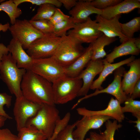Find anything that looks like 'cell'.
Returning a JSON list of instances; mask_svg holds the SVG:
<instances>
[{
  "mask_svg": "<svg viewBox=\"0 0 140 140\" xmlns=\"http://www.w3.org/2000/svg\"><path fill=\"white\" fill-rule=\"evenodd\" d=\"M21 88L23 95L32 102L41 104H55L52 83L30 70H26Z\"/></svg>",
  "mask_w": 140,
  "mask_h": 140,
  "instance_id": "1",
  "label": "cell"
},
{
  "mask_svg": "<svg viewBox=\"0 0 140 140\" xmlns=\"http://www.w3.org/2000/svg\"><path fill=\"white\" fill-rule=\"evenodd\" d=\"M26 71V69L17 67L9 53L4 55L0 62V79L16 98L23 96L21 84Z\"/></svg>",
  "mask_w": 140,
  "mask_h": 140,
  "instance_id": "2",
  "label": "cell"
},
{
  "mask_svg": "<svg viewBox=\"0 0 140 140\" xmlns=\"http://www.w3.org/2000/svg\"><path fill=\"white\" fill-rule=\"evenodd\" d=\"M82 43L72 36L67 34L61 37L60 43L51 56L64 68L69 66L85 52L86 48Z\"/></svg>",
  "mask_w": 140,
  "mask_h": 140,
  "instance_id": "3",
  "label": "cell"
},
{
  "mask_svg": "<svg viewBox=\"0 0 140 140\" xmlns=\"http://www.w3.org/2000/svg\"><path fill=\"white\" fill-rule=\"evenodd\" d=\"M60 119L59 111L55 104H42L36 115L28 121L26 126L35 127L43 133L48 139L52 136Z\"/></svg>",
  "mask_w": 140,
  "mask_h": 140,
  "instance_id": "4",
  "label": "cell"
},
{
  "mask_svg": "<svg viewBox=\"0 0 140 140\" xmlns=\"http://www.w3.org/2000/svg\"><path fill=\"white\" fill-rule=\"evenodd\" d=\"M52 84L55 104H63L78 96L83 82L78 77L71 78L65 76Z\"/></svg>",
  "mask_w": 140,
  "mask_h": 140,
  "instance_id": "5",
  "label": "cell"
},
{
  "mask_svg": "<svg viewBox=\"0 0 140 140\" xmlns=\"http://www.w3.org/2000/svg\"><path fill=\"white\" fill-rule=\"evenodd\" d=\"M61 38L53 33L44 34L32 44L26 52L33 59L51 57L57 49Z\"/></svg>",
  "mask_w": 140,
  "mask_h": 140,
  "instance_id": "6",
  "label": "cell"
},
{
  "mask_svg": "<svg viewBox=\"0 0 140 140\" xmlns=\"http://www.w3.org/2000/svg\"><path fill=\"white\" fill-rule=\"evenodd\" d=\"M9 30L13 38L20 42L24 49L27 50L34 41L44 35L26 19H17Z\"/></svg>",
  "mask_w": 140,
  "mask_h": 140,
  "instance_id": "7",
  "label": "cell"
},
{
  "mask_svg": "<svg viewBox=\"0 0 140 140\" xmlns=\"http://www.w3.org/2000/svg\"><path fill=\"white\" fill-rule=\"evenodd\" d=\"M52 83L65 76L64 68L52 58L34 59L30 69Z\"/></svg>",
  "mask_w": 140,
  "mask_h": 140,
  "instance_id": "8",
  "label": "cell"
},
{
  "mask_svg": "<svg viewBox=\"0 0 140 140\" xmlns=\"http://www.w3.org/2000/svg\"><path fill=\"white\" fill-rule=\"evenodd\" d=\"M41 105L32 102L23 95L16 98L13 110L18 131L25 127L28 121L36 115Z\"/></svg>",
  "mask_w": 140,
  "mask_h": 140,
  "instance_id": "9",
  "label": "cell"
},
{
  "mask_svg": "<svg viewBox=\"0 0 140 140\" xmlns=\"http://www.w3.org/2000/svg\"><path fill=\"white\" fill-rule=\"evenodd\" d=\"M103 33L98 29V24L96 20L89 17L83 22L75 24L68 34L77 39L81 43H92Z\"/></svg>",
  "mask_w": 140,
  "mask_h": 140,
  "instance_id": "10",
  "label": "cell"
},
{
  "mask_svg": "<svg viewBox=\"0 0 140 140\" xmlns=\"http://www.w3.org/2000/svg\"><path fill=\"white\" fill-rule=\"evenodd\" d=\"M125 68L122 66L116 69L114 72V79L113 82L106 88L101 90H96L93 93L87 95L80 99L75 104L77 106L83 100L102 93L110 94L114 96L120 102L124 103L127 100L128 96L122 89V78L125 72Z\"/></svg>",
  "mask_w": 140,
  "mask_h": 140,
  "instance_id": "11",
  "label": "cell"
},
{
  "mask_svg": "<svg viewBox=\"0 0 140 140\" xmlns=\"http://www.w3.org/2000/svg\"><path fill=\"white\" fill-rule=\"evenodd\" d=\"M113 119L108 116L100 115L85 116L77 123L73 133L74 138L78 140H84L87 132L92 129H98L106 121Z\"/></svg>",
  "mask_w": 140,
  "mask_h": 140,
  "instance_id": "12",
  "label": "cell"
},
{
  "mask_svg": "<svg viewBox=\"0 0 140 140\" xmlns=\"http://www.w3.org/2000/svg\"><path fill=\"white\" fill-rule=\"evenodd\" d=\"M121 104L116 99L112 97L105 109L99 110H88L85 107L77 109L78 114L82 116L93 115H100L108 116L116 120L119 123L122 122L125 118L122 110Z\"/></svg>",
  "mask_w": 140,
  "mask_h": 140,
  "instance_id": "13",
  "label": "cell"
},
{
  "mask_svg": "<svg viewBox=\"0 0 140 140\" xmlns=\"http://www.w3.org/2000/svg\"><path fill=\"white\" fill-rule=\"evenodd\" d=\"M103 59L91 60L88 62L86 68L81 73L78 77L83 82L82 87L78 96H86L90 88L95 77L100 73L103 67Z\"/></svg>",
  "mask_w": 140,
  "mask_h": 140,
  "instance_id": "14",
  "label": "cell"
},
{
  "mask_svg": "<svg viewBox=\"0 0 140 140\" xmlns=\"http://www.w3.org/2000/svg\"><path fill=\"white\" fill-rule=\"evenodd\" d=\"M121 15L107 19L100 15H97L96 20L98 24V29L103 34L110 38L118 37L122 43L128 39L122 32L119 19Z\"/></svg>",
  "mask_w": 140,
  "mask_h": 140,
  "instance_id": "15",
  "label": "cell"
},
{
  "mask_svg": "<svg viewBox=\"0 0 140 140\" xmlns=\"http://www.w3.org/2000/svg\"><path fill=\"white\" fill-rule=\"evenodd\" d=\"M92 0L78 1L69 13L75 24L86 21L92 14L101 15L102 10L96 8L91 4Z\"/></svg>",
  "mask_w": 140,
  "mask_h": 140,
  "instance_id": "16",
  "label": "cell"
},
{
  "mask_svg": "<svg viewBox=\"0 0 140 140\" xmlns=\"http://www.w3.org/2000/svg\"><path fill=\"white\" fill-rule=\"evenodd\" d=\"M7 47L18 68L26 70L30 69L34 59L25 51L20 42L12 38Z\"/></svg>",
  "mask_w": 140,
  "mask_h": 140,
  "instance_id": "17",
  "label": "cell"
},
{
  "mask_svg": "<svg viewBox=\"0 0 140 140\" xmlns=\"http://www.w3.org/2000/svg\"><path fill=\"white\" fill-rule=\"evenodd\" d=\"M129 70L124 73L121 81L123 90L129 96L131 94L135 84L140 79V59H135L127 64Z\"/></svg>",
  "mask_w": 140,
  "mask_h": 140,
  "instance_id": "18",
  "label": "cell"
},
{
  "mask_svg": "<svg viewBox=\"0 0 140 140\" xmlns=\"http://www.w3.org/2000/svg\"><path fill=\"white\" fill-rule=\"evenodd\" d=\"M140 8L138 0H125L117 4L102 10L100 15L103 18L110 19L122 14L129 13L134 10Z\"/></svg>",
  "mask_w": 140,
  "mask_h": 140,
  "instance_id": "19",
  "label": "cell"
},
{
  "mask_svg": "<svg viewBox=\"0 0 140 140\" xmlns=\"http://www.w3.org/2000/svg\"><path fill=\"white\" fill-rule=\"evenodd\" d=\"M92 54V45L90 44L81 56L69 66L64 68L65 76L71 78L78 77L91 60Z\"/></svg>",
  "mask_w": 140,
  "mask_h": 140,
  "instance_id": "20",
  "label": "cell"
},
{
  "mask_svg": "<svg viewBox=\"0 0 140 140\" xmlns=\"http://www.w3.org/2000/svg\"><path fill=\"white\" fill-rule=\"evenodd\" d=\"M135 59L134 56L114 64L108 62L104 59H103L104 64L103 68L98 78L93 81L90 87L92 90H101L103 89L101 85L107 77L112 73L116 69L123 65L127 64Z\"/></svg>",
  "mask_w": 140,
  "mask_h": 140,
  "instance_id": "21",
  "label": "cell"
},
{
  "mask_svg": "<svg viewBox=\"0 0 140 140\" xmlns=\"http://www.w3.org/2000/svg\"><path fill=\"white\" fill-rule=\"evenodd\" d=\"M134 38L128 39L114 48L110 53L107 54L104 59L108 62L112 63L116 58L125 55H138L140 52L134 43Z\"/></svg>",
  "mask_w": 140,
  "mask_h": 140,
  "instance_id": "22",
  "label": "cell"
},
{
  "mask_svg": "<svg viewBox=\"0 0 140 140\" xmlns=\"http://www.w3.org/2000/svg\"><path fill=\"white\" fill-rule=\"evenodd\" d=\"M116 40V38L109 37L103 34L95 41L91 43L93 52L91 60L102 59L106 57L107 54L104 50L105 47Z\"/></svg>",
  "mask_w": 140,
  "mask_h": 140,
  "instance_id": "23",
  "label": "cell"
},
{
  "mask_svg": "<svg viewBox=\"0 0 140 140\" xmlns=\"http://www.w3.org/2000/svg\"><path fill=\"white\" fill-rule=\"evenodd\" d=\"M18 131L19 140H46V136L35 127L26 126Z\"/></svg>",
  "mask_w": 140,
  "mask_h": 140,
  "instance_id": "24",
  "label": "cell"
},
{
  "mask_svg": "<svg viewBox=\"0 0 140 140\" xmlns=\"http://www.w3.org/2000/svg\"><path fill=\"white\" fill-rule=\"evenodd\" d=\"M5 12L9 17L12 25L15 22L16 19L22 14L21 10L18 7L13 1L9 0L3 2L0 4V11Z\"/></svg>",
  "mask_w": 140,
  "mask_h": 140,
  "instance_id": "25",
  "label": "cell"
},
{
  "mask_svg": "<svg viewBox=\"0 0 140 140\" xmlns=\"http://www.w3.org/2000/svg\"><path fill=\"white\" fill-rule=\"evenodd\" d=\"M123 34L128 39L133 38L134 33L140 30V17L134 18L129 22L120 24Z\"/></svg>",
  "mask_w": 140,
  "mask_h": 140,
  "instance_id": "26",
  "label": "cell"
},
{
  "mask_svg": "<svg viewBox=\"0 0 140 140\" xmlns=\"http://www.w3.org/2000/svg\"><path fill=\"white\" fill-rule=\"evenodd\" d=\"M56 8L53 5L49 4L41 5L39 6L37 13L32 18L31 20H49L54 13Z\"/></svg>",
  "mask_w": 140,
  "mask_h": 140,
  "instance_id": "27",
  "label": "cell"
},
{
  "mask_svg": "<svg viewBox=\"0 0 140 140\" xmlns=\"http://www.w3.org/2000/svg\"><path fill=\"white\" fill-rule=\"evenodd\" d=\"M75 24L72 18L53 25V33L55 36L61 37L67 35V32L74 27Z\"/></svg>",
  "mask_w": 140,
  "mask_h": 140,
  "instance_id": "28",
  "label": "cell"
},
{
  "mask_svg": "<svg viewBox=\"0 0 140 140\" xmlns=\"http://www.w3.org/2000/svg\"><path fill=\"white\" fill-rule=\"evenodd\" d=\"M124 106L122 107V112L131 113L132 116L136 118L140 116V101L133 99L128 96L124 102Z\"/></svg>",
  "mask_w": 140,
  "mask_h": 140,
  "instance_id": "29",
  "label": "cell"
},
{
  "mask_svg": "<svg viewBox=\"0 0 140 140\" xmlns=\"http://www.w3.org/2000/svg\"><path fill=\"white\" fill-rule=\"evenodd\" d=\"M29 21L35 28L44 34L53 33V25L48 20H30Z\"/></svg>",
  "mask_w": 140,
  "mask_h": 140,
  "instance_id": "30",
  "label": "cell"
},
{
  "mask_svg": "<svg viewBox=\"0 0 140 140\" xmlns=\"http://www.w3.org/2000/svg\"><path fill=\"white\" fill-rule=\"evenodd\" d=\"M105 123L106 129L103 133L106 140H114L115 131L121 128L122 125L118 124L117 121L115 120L113 121L109 120Z\"/></svg>",
  "mask_w": 140,
  "mask_h": 140,
  "instance_id": "31",
  "label": "cell"
},
{
  "mask_svg": "<svg viewBox=\"0 0 140 140\" xmlns=\"http://www.w3.org/2000/svg\"><path fill=\"white\" fill-rule=\"evenodd\" d=\"M77 121L71 124H68L58 133L54 140H78L74 138L73 132L75 128Z\"/></svg>",
  "mask_w": 140,
  "mask_h": 140,
  "instance_id": "32",
  "label": "cell"
},
{
  "mask_svg": "<svg viewBox=\"0 0 140 140\" xmlns=\"http://www.w3.org/2000/svg\"><path fill=\"white\" fill-rule=\"evenodd\" d=\"M12 96L5 93H0V115L6 118L7 119H11L12 117L5 112L4 107L5 106L8 108L11 105Z\"/></svg>",
  "mask_w": 140,
  "mask_h": 140,
  "instance_id": "33",
  "label": "cell"
},
{
  "mask_svg": "<svg viewBox=\"0 0 140 140\" xmlns=\"http://www.w3.org/2000/svg\"><path fill=\"white\" fill-rule=\"evenodd\" d=\"M13 1L17 6L21 3L29 2L39 6L43 4H49L59 8L62 5L59 0H13Z\"/></svg>",
  "mask_w": 140,
  "mask_h": 140,
  "instance_id": "34",
  "label": "cell"
},
{
  "mask_svg": "<svg viewBox=\"0 0 140 140\" xmlns=\"http://www.w3.org/2000/svg\"><path fill=\"white\" fill-rule=\"evenodd\" d=\"M122 1L121 0H92L91 3L95 8L102 10L113 6Z\"/></svg>",
  "mask_w": 140,
  "mask_h": 140,
  "instance_id": "35",
  "label": "cell"
},
{
  "mask_svg": "<svg viewBox=\"0 0 140 140\" xmlns=\"http://www.w3.org/2000/svg\"><path fill=\"white\" fill-rule=\"evenodd\" d=\"M71 17L70 16L65 14L59 8H56L54 13L49 20L54 25L68 20Z\"/></svg>",
  "mask_w": 140,
  "mask_h": 140,
  "instance_id": "36",
  "label": "cell"
},
{
  "mask_svg": "<svg viewBox=\"0 0 140 140\" xmlns=\"http://www.w3.org/2000/svg\"><path fill=\"white\" fill-rule=\"evenodd\" d=\"M0 140H19L18 136L12 133L8 128H0Z\"/></svg>",
  "mask_w": 140,
  "mask_h": 140,
  "instance_id": "37",
  "label": "cell"
},
{
  "mask_svg": "<svg viewBox=\"0 0 140 140\" xmlns=\"http://www.w3.org/2000/svg\"><path fill=\"white\" fill-rule=\"evenodd\" d=\"M128 96L133 99L140 97V79L135 84L131 95Z\"/></svg>",
  "mask_w": 140,
  "mask_h": 140,
  "instance_id": "38",
  "label": "cell"
},
{
  "mask_svg": "<svg viewBox=\"0 0 140 140\" xmlns=\"http://www.w3.org/2000/svg\"><path fill=\"white\" fill-rule=\"evenodd\" d=\"M59 1L65 8L69 10L74 7L78 1L76 0H59Z\"/></svg>",
  "mask_w": 140,
  "mask_h": 140,
  "instance_id": "39",
  "label": "cell"
},
{
  "mask_svg": "<svg viewBox=\"0 0 140 140\" xmlns=\"http://www.w3.org/2000/svg\"><path fill=\"white\" fill-rule=\"evenodd\" d=\"M89 140H106L103 132L98 133L95 132H91L90 133Z\"/></svg>",
  "mask_w": 140,
  "mask_h": 140,
  "instance_id": "40",
  "label": "cell"
},
{
  "mask_svg": "<svg viewBox=\"0 0 140 140\" xmlns=\"http://www.w3.org/2000/svg\"><path fill=\"white\" fill-rule=\"evenodd\" d=\"M9 53L8 50L6 46L2 43H0V62L3 56Z\"/></svg>",
  "mask_w": 140,
  "mask_h": 140,
  "instance_id": "41",
  "label": "cell"
},
{
  "mask_svg": "<svg viewBox=\"0 0 140 140\" xmlns=\"http://www.w3.org/2000/svg\"><path fill=\"white\" fill-rule=\"evenodd\" d=\"M137 120L135 121H133L130 120L129 122L131 123H135L136 125L134 126L137 129V131L140 132V116L136 118Z\"/></svg>",
  "mask_w": 140,
  "mask_h": 140,
  "instance_id": "42",
  "label": "cell"
},
{
  "mask_svg": "<svg viewBox=\"0 0 140 140\" xmlns=\"http://www.w3.org/2000/svg\"><path fill=\"white\" fill-rule=\"evenodd\" d=\"M10 26V24L8 22L4 24L0 23V32L2 31L4 32H6L9 30Z\"/></svg>",
  "mask_w": 140,
  "mask_h": 140,
  "instance_id": "43",
  "label": "cell"
},
{
  "mask_svg": "<svg viewBox=\"0 0 140 140\" xmlns=\"http://www.w3.org/2000/svg\"><path fill=\"white\" fill-rule=\"evenodd\" d=\"M134 43L136 47L140 50V38L138 37L134 38Z\"/></svg>",
  "mask_w": 140,
  "mask_h": 140,
  "instance_id": "44",
  "label": "cell"
},
{
  "mask_svg": "<svg viewBox=\"0 0 140 140\" xmlns=\"http://www.w3.org/2000/svg\"><path fill=\"white\" fill-rule=\"evenodd\" d=\"M7 119L5 117L0 115V128L4 125L5 121Z\"/></svg>",
  "mask_w": 140,
  "mask_h": 140,
  "instance_id": "45",
  "label": "cell"
},
{
  "mask_svg": "<svg viewBox=\"0 0 140 140\" xmlns=\"http://www.w3.org/2000/svg\"><path fill=\"white\" fill-rule=\"evenodd\" d=\"M85 140H89V138H86Z\"/></svg>",
  "mask_w": 140,
  "mask_h": 140,
  "instance_id": "46",
  "label": "cell"
},
{
  "mask_svg": "<svg viewBox=\"0 0 140 140\" xmlns=\"http://www.w3.org/2000/svg\"><path fill=\"white\" fill-rule=\"evenodd\" d=\"M137 140H139V139H137Z\"/></svg>",
  "mask_w": 140,
  "mask_h": 140,
  "instance_id": "47",
  "label": "cell"
}]
</instances>
